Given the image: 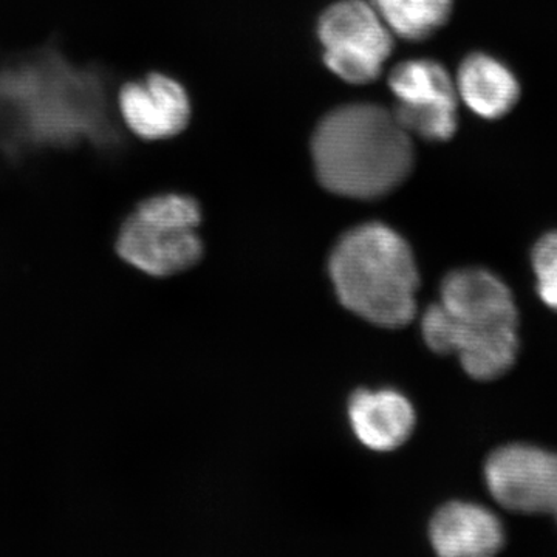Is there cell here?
<instances>
[{
	"label": "cell",
	"mask_w": 557,
	"mask_h": 557,
	"mask_svg": "<svg viewBox=\"0 0 557 557\" xmlns=\"http://www.w3.org/2000/svg\"><path fill=\"white\" fill-rule=\"evenodd\" d=\"M519 314L504 282L490 271L465 269L449 273L440 302L421 319L424 343L440 355H457L474 380L498 379L518 358Z\"/></svg>",
	"instance_id": "cell-1"
},
{
	"label": "cell",
	"mask_w": 557,
	"mask_h": 557,
	"mask_svg": "<svg viewBox=\"0 0 557 557\" xmlns=\"http://www.w3.org/2000/svg\"><path fill=\"white\" fill-rule=\"evenodd\" d=\"M311 157L319 183L336 196L375 200L412 172V139L394 112L370 102L341 106L314 129Z\"/></svg>",
	"instance_id": "cell-2"
},
{
	"label": "cell",
	"mask_w": 557,
	"mask_h": 557,
	"mask_svg": "<svg viewBox=\"0 0 557 557\" xmlns=\"http://www.w3.org/2000/svg\"><path fill=\"white\" fill-rule=\"evenodd\" d=\"M329 274L341 304L370 324L401 329L417 317L420 276L412 248L384 223L344 234L330 256Z\"/></svg>",
	"instance_id": "cell-3"
},
{
	"label": "cell",
	"mask_w": 557,
	"mask_h": 557,
	"mask_svg": "<svg viewBox=\"0 0 557 557\" xmlns=\"http://www.w3.org/2000/svg\"><path fill=\"white\" fill-rule=\"evenodd\" d=\"M199 201L186 194H149L121 220L113 247L121 260L153 277H168L200 262Z\"/></svg>",
	"instance_id": "cell-4"
},
{
	"label": "cell",
	"mask_w": 557,
	"mask_h": 557,
	"mask_svg": "<svg viewBox=\"0 0 557 557\" xmlns=\"http://www.w3.org/2000/svg\"><path fill=\"white\" fill-rule=\"evenodd\" d=\"M318 38L330 72L355 86L373 83L394 50V35L368 0H341L322 13Z\"/></svg>",
	"instance_id": "cell-5"
},
{
	"label": "cell",
	"mask_w": 557,
	"mask_h": 557,
	"mask_svg": "<svg viewBox=\"0 0 557 557\" xmlns=\"http://www.w3.org/2000/svg\"><path fill=\"white\" fill-rule=\"evenodd\" d=\"M491 494L502 507L549 515L557 522V456L527 445L497 449L485 465Z\"/></svg>",
	"instance_id": "cell-6"
},
{
	"label": "cell",
	"mask_w": 557,
	"mask_h": 557,
	"mask_svg": "<svg viewBox=\"0 0 557 557\" xmlns=\"http://www.w3.org/2000/svg\"><path fill=\"white\" fill-rule=\"evenodd\" d=\"M116 104L126 129L141 141H170L188 129L193 108L188 91L160 70L121 84Z\"/></svg>",
	"instance_id": "cell-7"
},
{
	"label": "cell",
	"mask_w": 557,
	"mask_h": 557,
	"mask_svg": "<svg viewBox=\"0 0 557 557\" xmlns=\"http://www.w3.org/2000/svg\"><path fill=\"white\" fill-rule=\"evenodd\" d=\"M432 547L443 557H486L504 547V527L490 509L450 502L429 527Z\"/></svg>",
	"instance_id": "cell-8"
},
{
	"label": "cell",
	"mask_w": 557,
	"mask_h": 557,
	"mask_svg": "<svg viewBox=\"0 0 557 557\" xmlns=\"http://www.w3.org/2000/svg\"><path fill=\"white\" fill-rule=\"evenodd\" d=\"M348 420L366 448L388 453L401 448L412 435L417 416L397 391H358L348 401Z\"/></svg>",
	"instance_id": "cell-9"
},
{
	"label": "cell",
	"mask_w": 557,
	"mask_h": 557,
	"mask_svg": "<svg viewBox=\"0 0 557 557\" xmlns=\"http://www.w3.org/2000/svg\"><path fill=\"white\" fill-rule=\"evenodd\" d=\"M458 98L480 119L498 120L520 98V84L507 64L486 53H472L458 69Z\"/></svg>",
	"instance_id": "cell-10"
},
{
	"label": "cell",
	"mask_w": 557,
	"mask_h": 557,
	"mask_svg": "<svg viewBox=\"0 0 557 557\" xmlns=\"http://www.w3.org/2000/svg\"><path fill=\"white\" fill-rule=\"evenodd\" d=\"M388 87L399 104L413 108H457V86L437 61L399 62L388 75Z\"/></svg>",
	"instance_id": "cell-11"
},
{
	"label": "cell",
	"mask_w": 557,
	"mask_h": 557,
	"mask_svg": "<svg viewBox=\"0 0 557 557\" xmlns=\"http://www.w3.org/2000/svg\"><path fill=\"white\" fill-rule=\"evenodd\" d=\"M392 35L423 40L448 22L454 0H368Z\"/></svg>",
	"instance_id": "cell-12"
},
{
	"label": "cell",
	"mask_w": 557,
	"mask_h": 557,
	"mask_svg": "<svg viewBox=\"0 0 557 557\" xmlns=\"http://www.w3.org/2000/svg\"><path fill=\"white\" fill-rule=\"evenodd\" d=\"M394 113L409 135L428 141H448L457 132V108H413L398 102Z\"/></svg>",
	"instance_id": "cell-13"
},
{
	"label": "cell",
	"mask_w": 557,
	"mask_h": 557,
	"mask_svg": "<svg viewBox=\"0 0 557 557\" xmlns=\"http://www.w3.org/2000/svg\"><path fill=\"white\" fill-rule=\"evenodd\" d=\"M533 267L541 299L557 310V231L545 234L533 249Z\"/></svg>",
	"instance_id": "cell-14"
}]
</instances>
